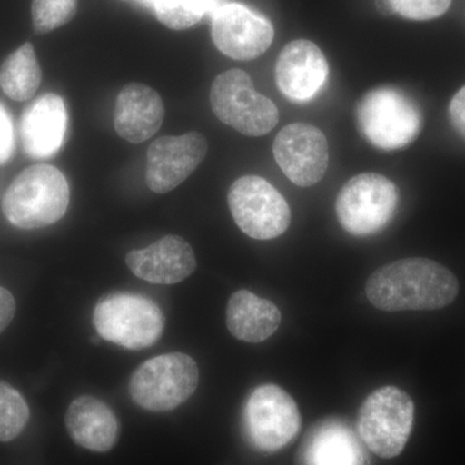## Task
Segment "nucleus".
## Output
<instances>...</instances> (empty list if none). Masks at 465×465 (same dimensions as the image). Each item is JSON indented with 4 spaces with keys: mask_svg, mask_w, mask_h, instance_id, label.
I'll list each match as a JSON object with an SVG mask.
<instances>
[{
    "mask_svg": "<svg viewBox=\"0 0 465 465\" xmlns=\"http://www.w3.org/2000/svg\"><path fill=\"white\" fill-rule=\"evenodd\" d=\"M211 108L223 124L246 136H264L274 130L280 112L273 101L253 88L252 79L241 69L217 75L210 92Z\"/></svg>",
    "mask_w": 465,
    "mask_h": 465,
    "instance_id": "7",
    "label": "nucleus"
},
{
    "mask_svg": "<svg viewBox=\"0 0 465 465\" xmlns=\"http://www.w3.org/2000/svg\"><path fill=\"white\" fill-rule=\"evenodd\" d=\"M399 203L396 185L379 173L351 177L339 192L336 215L351 234H375L391 222Z\"/></svg>",
    "mask_w": 465,
    "mask_h": 465,
    "instance_id": "8",
    "label": "nucleus"
},
{
    "mask_svg": "<svg viewBox=\"0 0 465 465\" xmlns=\"http://www.w3.org/2000/svg\"><path fill=\"white\" fill-rule=\"evenodd\" d=\"M140 3H143V5H145L146 7L152 8L153 0H139Z\"/></svg>",
    "mask_w": 465,
    "mask_h": 465,
    "instance_id": "30",
    "label": "nucleus"
},
{
    "mask_svg": "<svg viewBox=\"0 0 465 465\" xmlns=\"http://www.w3.org/2000/svg\"><path fill=\"white\" fill-rule=\"evenodd\" d=\"M305 460L308 465H363V451L345 425L329 421L309 440Z\"/></svg>",
    "mask_w": 465,
    "mask_h": 465,
    "instance_id": "20",
    "label": "nucleus"
},
{
    "mask_svg": "<svg viewBox=\"0 0 465 465\" xmlns=\"http://www.w3.org/2000/svg\"><path fill=\"white\" fill-rule=\"evenodd\" d=\"M30 410L23 394L0 381V442L16 439L25 430Z\"/></svg>",
    "mask_w": 465,
    "mask_h": 465,
    "instance_id": "23",
    "label": "nucleus"
},
{
    "mask_svg": "<svg viewBox=\"0 0 465 465\" xmlns=\"http://www.w3.org/2000/svg\"><path fill=\"white\" fill-rule=\"evenodd\" d=\"M78 9V0H33L34 32L47 34L72 21Z\"/></svg>",
    "mask_w": 465,
    "mask_h": 465,
    "instance_id": "24",
    "label": "nucleus"
},
{
    "mask_svg": "<svg viewBox=\"0 0 465 465\" xmlns=\"http://www.w3.org/2000/svg\"><path fill=\"white\" fill-rule=\"evenodd\" d=\"M228 203L235 224L253 240H274L290 226L289 203L262 177L251 174L232 183Z\"/></svg>",
    "mask_w": 465,
    "mask_h": 465,
    "instance_id": "9",
    "label": "nucleus"
},
{
    "mask_svg": "<svg viewBox=\"0 0 465 465\" xmlns=\"http://www.w3.org/2000/svg\"><path fill=\"white\" fill-rule=\"evenodd\" d=\"M125 264L140 280L154 284H174L194 273L197 260L191 244L179 235H166L146 249L134 250Z\"/></svg>",
    "mask_w": 465,
    "mask_h": 465,
    "instance_id": "15",
    "label": "nucleus"
},
{
    "mask_svg": "<svg viewBox=\"0 0 465 465\" xmlns=\"http://www.w3.org/2000/svg\"><path fill=\"white\" fill-rule=\"evenodd\" d=\"M164 119V104L158 92L130 84L119 92L114 108L116 134L128 143L146 142L158 133Z\"/></svg>",
    "mask_w": 465,
    "mask_h": 465,
    "instance_id": "17",
    "label": "nucleus"
},
{
    "mask_svg": "<svg viewBox=\"0 0 465 465\" xmlns=\"http://www.w3.org/2000/svg\"><path fill=\"white\" fill-rule=\"evenodd\" d=\"M92 321L104 341L131 351L152 347L164 331L161 308L139 293H112L101 299Z\"/></svg>",
    "mask_w": 465,
    "mask_h": 465,
    "instance_id": "4",
    "label": "nucleus"
},
{
    "mask_svg": "<svg viewBox=\"0 0 465 465\" xmlns=\"http://www.w3.org/2000/svg\"><path fill=\"white\" fill-rule=\"evenodd\" d=\"M357 119L367 142L382 150L405 148L423 127L418 104L393 85L367 92L358 104Z\"/></svg>",
    "mask_w": 465,
    "mask_h": 465,
    "instance_id": "3",
    "label": "nucleus"
},
{
    "mask_svg": "<svg viewBox=\"0 0 465 465\" xmlns=\"http://www.w3.org/2000/svg\"><path fill=\"white\" fill-rule=\"evenodd\" d=\"M281 312L273 302L247 290L232 293L226 307V326L238 341L262 342L281 324Z\"/></svg>",
    "mask_w": 465,
    "mask_h": 465,
    "instance_id": "19",
    "label": "nucleus"
},
{
    "mask_svg": "<svg viewBox=\"0 0 465 465\" xmlns=\"http://www.w3.org/2000/svg\"><path fill=\"white\" fill-rule=\"evenodd\" d=\"M65 424L76 445L91 451H110L118 440L116 416L96 397L81 396L73 401L66 411Z\"/></svg>",
    "mask_w": 465,
    "mask_h": 465,
    "instance_id": "18",
    "label": "nucleus"
},
{
    "mask_svg": "<svg viewBox=\"0 0 465 465\" xmlns=\"http://www.w3.org/2000/svg\"><path fill=\"white\" fill-rule=\"evenodd\" d=\"M244 424L256 449L274 452L298 436L302 418L295 400L283 388L264 384L250 394L244 407Z\"/></svg>",
    "mask_w": 465,
    "mask_h": 465,
    "instance_id": "10",
    "label": "nucleus"
},
{
    "mask_svg": "<svg viewBox=\"0 0 465 465\" xmlns=\"http://www.w3.org/2000/svg\"><path fill=\"white\" fill-rule=\"evenodd\" d=\"M211 17V34L217 50L234 60L258 58L273 42L271 21L240 3H225Z\"/></svg>",
    "mask_w": 465,
    "mask_h": 465,
    "instance_id": "12",
    "label": "nucleus"
},
{
    "mask_svg": "<svg viewBox=\"0 0 465 465\" xmlns=\"http://www.w3.org/2000/svg\"><path fill=\"white\" fill-rule=\"evenodd\" d=\"M329 76V64L313 42L298 39L281 52L275 66L277 85L293 101H308L322 90Z\"/></svg>",
    "mask_w": 465,
    "mask_h": 465,
    "instance_id": "14",
    "label": "nucleus"
},
{
    "mask_svg": "<svg viewBox=\"0 0 465 465\" xmlns=\"http://www.w3.org/2000/svg\"><path fill=\"white\" fill-rule=\"evenodd\" d=\"M42 81V70L32 43L26 42L0 66V88L15 101L32 99Z\"/></svg>",
    "mask_w": 465,
    "mask_h": 465,
    "instance_id": "21",
    "label": "nucleus"
},
{
    "mask_svg": "<svg viewBox=\"0 0 465 465\" xmlns=\"http://www.w3.org/2000/svg\"><path fill=\"white\" fill-rule=\"evenodd\" d=\"M220 0H153L152 8L159 23L173 30L197 25L222 5Z\"/></svg>",
    "mask_w": 465,
    "mask_h": 465,
    "instance_id": "22",
    "label": "nucleus"
},
{
    "mask_svg": "<svg viewBox=\"0 0 465 465\" xmlns=\"http://www.w3.org/2000/svg\"><path fill=\"white\" fill-rule=\"evenodd\" d=\"M207 149V140L200 133L159 137L148 149L146 185L157 194L173 191L197 170Z\"/></svg>",
    "mask_w": 465,
    "mask_h": 465,
    "instance_id": "13",
    "label": "nucleus"
},
{
    "mask_svg": "<svg viewBox=\"0 0 465 465\" xmlns=\"http://www.w3.org/2000/svg\"><path fill=\"white\" fill-rule=\"evenodd\" d=\"M198 381L197 362L188 354L173 351L137 367L128 388L137 406L148 411L166 412L191 399Z\"/></svg>",
    "mask_w": 465,
    "mask_h": 465,
    "instance_id": "5",
    "label": "nucleus"
},
{
    "mask_svg": "<svg viewBox=\"0 0 465 465\" xmlns=\"http://www.w3.org/2000/svg\"><path fill=\"white\" fill-rule=\"evenodd\" d=\"M459 281L434 260L401 259L381 266L366 283V296L385 312L437 311L458 298Z\"/></svg>",
    "mask_w": 465,
    "mask_h": 465,
    "instance_id": "1",
    "label": "nucleus"
},
{
    "mask_svg": "<svg viewBox=\"0 0 465 465\" xmlns=\"http://www.w3.org/2000/svg\"><path fill=\"white\" fill-rule=\"evenodd\" d=\"M66 130L67 112L63 97L56 94H43L21 116V145L29 158L54 157L63 148Z\"/></svg>",
    "mask_w": 465,
    "mask_h": 465,
    "instance_id": "16",
    "label": "nucleus"
},
{
    "mask_svg": "<svg viewBox=\"0 0 465 465\" xmlns=\"http://www.w3.org/2000/svg\"><path fill=\"white\" fill-rule=\"evenodd\" d=\"M415 405L411 397L393 385L379 388L363 401L358 432L367 448L384 459L399 457L411 436Z\"/></svg>",
    "mask_w": 465,
    "mask_h": 465,
    "instance_id": "6",
    "label": "nucleus"
},
{
    "mask_svg": "<svg viewBox=\"0 0 465 465\" xmlns=\"http://www.w3.org/2000/svg\"><path fill=\"white\" fill-rule=\"evenodd\" d=\"M273 154L290 182L302 188L316 185L329 168V143L322 131L312 124L286 125L275 137Z\"/></svg>",
    "mask_w": 465,
    "mask_h": 465,
    "instance_id": "11",
    "label": "nucleus"
},
{
    "mask_svg": "<svg viewBox=\"0 0 465 465\" xmlns=\"http://www.w3.org/2000/svg\"><path fill=\"white\" fill-rule=\"evenodd\" d=\"M449 114L455 130L465 137V85L452 97L451 103H450Z\"/></svg>",
    "mask_w": 465,
    "mask_h": 465,
    "instance_id": "27",
    "label": "nucleus"
},
{
    "mask_svg": "<svg viewBox=\"0 0 465 465\" xmlns=\"http://www.w3.org/2000/svg\"><path fill=\"white\" fill-rule=\"evenodd\" d=\"M69 202V183L63 173L50 164H34L9 185L3 213L16 228L32 231L63 219Z\"/></svg>",
    "mask_w": 465,
    "mask_h": 465,
    "instance_id": "2",
    "label": "nucleus"
},
{
    "mask_svg": "<svg viewBox=\"0 0 465 465\" xmlns=\"http://www.w3.org/2000/svg\"><path fill=\"white\" fill-rule=\"evenodd\" d=\"M375 5L378 11L381 12V15H385V16H391V15L396 14L391 0H376Z\"/></svg>",
    "mask_w": 465,
    "mask_h": 465,
    "instance_id": "29",
    "label": "nucleus"
},
{
    "mask_svg": "<svg viewBox=\"0 0 465 465\" xmlns=\"http://www.w3.org/2000/svg\"><path fill=\"white\" fill-rule=\"evenodd\" d=\"M16 314V302L14 295L5 287H0V333L11 324Z\"/></svg>",
    "mask_w": 465,
    "mask_h": 465,
    "instance_id": "28",
    "label": "nucleus"
},
{
    "mask_svg": "<svg viewBox=\"0 0 465 465\" xmlns=\"http://www.w3.org/2000/svg\"><path fill=\"white\" fill-rule=\"evenodd\" d=\"M14 125L7 110L0 104V166L7 163L14 154Z\"/></svg>",
    "mask_w": 465,
    "mask_h": 465,
    "instance_id": "26",
    "label": "nucleus"
},
{
    "mask_svg": "<svg viewBox=\"0 0 465 465\" xmlns=\"http://www.w3.org/2000/svg\"><path fill=\"white\" fill-rule=\"evenodd\" d=\"M452 0H391L394 12L415 21L433 20L448 12Z\"/></svg>",
    "mask_w": 465,
    "mask_h": 465,
    "instance_id": "25",
    "label": "nucleus"
}]
</instances>
